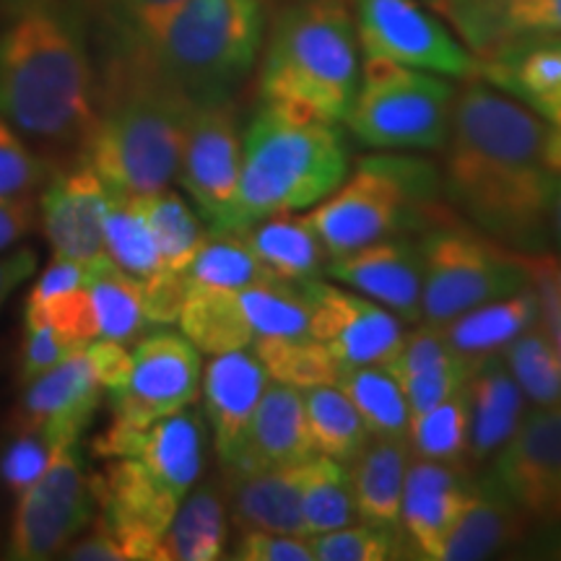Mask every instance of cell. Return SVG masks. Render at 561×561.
<instances>
[{"instance_id": "cell-15", "label": "cell", "mask_w": 561, "mask_h": 561, "mask_svg": "<svg viewBox=\"0 0 561 561\" xmlns=\"http://www.w3.org/2000/svg\"><path fill=\"white\" fill-rule=\"evenodd\" d=\"M491 473L533 525L561 520V405L525 411Z\"/></svg>"}, {"instance_id": "cell-28", "label": "cell", "mask_w": 561, "mask_h": 561, "mask_svg": "<svg viewBox=\"0 0 561 561\" xmlns=\"http://www.w3.org/2000/svg\"><path fill=\"white\" fill-rule=\"evenodd\" d=\"M411 458L405 437H371L348 462L351 494L359 520L401 530V502Z\"/></svg>"}, {"instance_id": "cell-25", "label": "cell", "mask_w": 561, "mask_h": 561, "mask_svg": "<svg viewBox=\"0 0 561 561\" xmlns=\"http://www.w3.org/2000/svg\"><path fill=\"white\" fill-rule=\"evenodd\" d=\"M385 369L403 388L411 416L453 398L473 375V369L450 348L439 328L426 322H419L411 333H405L396 359Z\"/></svg>"}, {"instance_id": "cell-58", "label": "cell", "mask_w": 561, "mask_h": 561, "mask_svg": "<svg viewBox=\"0 0 561 561\" xmlns=\"http://www.w3.org/2000/svg\"><path fill=\"white\" fill-rule=\"evenodd\" d=\"M512 557L523 559H543V561H561V520L533 525L523 543L515 549Z\"/></svg>"}, {"instance_id": "cell-45", "label": "cell", "mask_w": 561, "mask_h": 561, "mask_svg": "<svg viewBox=\"0 0 561 561\" xmlns=\"http://www.w3.org/2000/svg\"><path fill=\"white\" fill-rule=\"evenodd\" d=\"M314 561H390L401 559V530L351 523L339 530L310 536Z\"/></svg>"}, {"instance_id": "cell-46", "label": "cell", "mask_w": 561, "mask_h": 561, "mask_svg": "<svg viewBox=\"0 0 561 561\" xmlns=\"http://www.w3.org/2000/svg\"><path fill=\"white\" fill-rule=\"evenodd\" d=\"M115 34V53H133L161 30L185 0H91Z\"/></svg>"}, {"instance_id": "cell-10", "label": "cell", "mask_w": 561, "mask_h": 561, "mask_svg": "<svg viewBox=\"0 0 561 561\" xmlns=\"http://www.w3.org/2000/svg\"><path fill=\"white\" fill-rule=\"evenodd\" d=\"M96 500L79 445L55 447L45 473L21 491L11 520L9 559L45 561L68 549L94 520Z\"/></svg>"}, {"instance_id": "cell-52", "label": "cell", "mask_w": 561, "mask_h": 561, "mask_svg": "<svg viewBox=\"0 0 561 561\" xmlns=\"http://www.w3.org/2000/svg\"><path fill=\"white\" fill-rule=\"evenodd\" d=\"M502 0H437L434 9L445 13L447 19L458 26L462 39L468 42V50L481 53L483 39H486L489 21L494 16L496 5Z\"/></svg>"}, {"instance_id": "cell-18", "label": "cell", "mask_w": 561, "mask_h": 561, "mask_svg": "<svg viewBox=\"0 0 561 561\" xmlns=\"http://www.w3.org/2000/svg\"><path fill=\"white\" fill-rule=\"evenodd\" d=\"M322 276L377 301L409 325L424 322V265L419 242L390 237L341 257H328Z\"/></svg>"}, {"instance_id": "cell-23", "label": "cell", "mask_w": 561, "mask_h": 561, "mask_svg": "<svg viewBox=\"0 0 561 561\" xmlns=\"http://www.w3.org/2000/svg\"><path fill=\"white\" fill-rule=\"evenodd\" d=\"M314 453L305 413V392L268 382L244 434L240 453L221 468H284L310 460Z\"/></svg>"}, {"instance_id": "cell-44", "label": "cell", "mask_w": 561, "mask_h": 561, "mask_svg": "<svg viewBox=\"0 0 561 561\" xmlns=\"http://www.w3.org/2000/svg\"><path fill=\"white\" fill-rule=\"evenodd\" d=\"M561 37V0H502L489 21L483 58L520 39Z\"/></svg>"}, {"instance_id": "cell-36", "label": "cell", "mask_w": 561, "mask_h": 561, "mask_svg": "<svg viewBox=\"0 0 561 561\" xmlns=\"http://www.w3.org/2000/svg\"><path fill=\"white\" fill-rule=\"evenodd\" d=\"M356 517L348 466L325 455L301 462V520L307 538L339 530L356 523Z\"/></svg>"}, {"instance_id": "cell-2", "label": "cell", "mask_w": 561, "mask_h": 561, "mask_svg": "<svg viewBox=\"0 0 561 561\" xmlns=\"http://www.w3.org/2000/svg\"><path fill=\"white\" fill-rule=\"evenodd\" d=\"M96 87L79 19L60 0H21L0 30V117L47 149L79 153L96 123Z\"/></svg>"}, {"instance_id": "cell-31", "label": "cell", "mask_w": 561, "mask_h": 561, "mask_svg": "<svg viewBox=\"0 0 561 561\" xmlns=\"http://www.w3.org/2000/svg\"><path fill=\"white\" fill-rule=\"evenodd\" d=\"M242 240L273 276L291 284L322 278L328 252L305 216L276 214L244 227Z\"/></svg>"}, {"instance_id": "cell-47", "label": "cell", "mask_w": 561, "mask_h": 561, "mask_svg": "<svg viewBox=\"0 0 561 561\" xmlns=\"http://www.w3.org/2000/svg\"><path fill=\"white\" fill-rule=\"evenodd\" d=\"M53 174L55 164L32 151L19 130L0 117V198H37Z\"/></svg>"}, {"instance_id": "cell-4", "label": "cell", "mask_w": 561, "mask_h": 561, "mask_svg": "<svg viewBox=\"0 0 561 561\" xmlns=\"http://www.w3.org/2000/svg\"><path fill=\"white\" fill-rule=\"evenodd\" d=\"M348 146L339 123L263 104L242 133V170L231 229L312 208L346 180Z\"/></svg>"}, {"instance_id": "cell-14", "label": "cell", "mask_w": 561, "mask_h": 561, "mask_svg": "<svg viewBox=\"0 0 561 561\" xmlns=\"http://www.w3.org/2000/svg\"><path fill=\"white\" fill-rule=\"evenodd\" d=\"M310 307V333L343 367H388L405 339L403 320L382 305L328 280L299 284Z\"/></svg>"}, {"instance_id": "cell-41", "label": "cell", "mask_w": 561, "mask_h": 561, "mask_svg": "<svg viewBox=\"0 0 561 561\" xmlns=\"http://www.w3.org/2000/svg\"><path fill=\"white\" fill-rule=\"evenodd\" d=\"M104 250L117 268L144 284L164 271L159 244L153 240L149 221L140 214L136 198L112 193V203L104 219Z\"/></svg>"}, {"instance_id": "cell-30", "label": "cell", "mask_w": 561, "mask_h": 561, "mask_svg": "<svg viewBox=\"0 0 561 561\" xmlns=\"http://www.w3.org/2000/svg\"><path fill=\"white\" fill-rule=\"evenodd\" d=\"M229 541V512L219 483L208 481L187 491L161 536L157 561H216Z\"/></svg>"}, {"instance_id": "cell-12", "label": "cell", "mask_w": 561, "mask_h": 561, "mask_svg": "<svg viewBox=\"0 0 561 561\" xmlns=\"http://www.w3.org/2000/svg\"><path fill=\"white\" fill-rule=\"evenodd\" d=\"M242 170V130L231 100L198 104L187 125L178 180L210 231H229Z\"/></svg>"}, {"instance_id": "cell-57", "label": "cell", "mask_w": 561, "mask_h": 561, "mask_svg": "<svg viewBox=\"0 0 561 561\" xmlns=\"http://www.w3.org/2000/svg\"><path fill=\"white\" fill-rule=\"evenodd\" d=\"M34 271H37V252L32 248L0 252V310H3L5 299H9L26 278L34 276Z\"/></svg>"}, {"instance_id": "cell-37", "label": "cell", "mask_w": 561, "mask_h": 561, "mask_svg": "<svg viewBox=\"0 0 561 561\" xmlns=\"http://www.w3.org/2000/svg\"><path fill=\"white\" fill-rule=\"evenodd\" d=\"M500 356L525 401L536 409L561 405V356L543 320L517 335Z\"/></svg>"}, {"instance_id": "cell-56", "label": "cell", "mask_w": 561, "mask_h": 561, "mask_svg": "<svg viewBox=\"0 0 561 561\" xmlns=\"http://www.w3.org/2000/svg\"><path fill=\"white\" fill-rule=\"evenodd\" d=\"M37 227L34 198H0V252L13 248Z\"/></svg>"}, {"instance_id": "cell-54", "label": "cell", "mask_w": 561, "mask_h": 561, "mask_svg": "<svg viewBox=\"0 0 561 561\" xmlns=\"http://www.w3.org/2000/svg\"><path fill=\"white\" fill-rule=\"evenodd\" d=\"M87 278H89L87 263L53 255V261L47 263L45 271H42L37 284L32 286L26 301H45L50 297H58V294H66L70 289H79V286L87 284Z\"/></svg>"}, {"instance_id": "cell-5", "label": "cell", "mask_w": 561, "mask_h": 561, "mask_svg": "<svg viewBox=\"0 0 561 561\" xmlns=\"http://www.w3.org/2000/svg\"><path fill=\"white\" fill-rule=\"evenodd\" d=\"M359 79V34L343 0H307L280 13L261 66L263 104L343 123Z\"/></svg>"}, {"instance_id": "cell-7", "label": "cell", "mask_w": 561, "mask_h": 561, "mask_svg": "<svg viewBox=\"0 0 561 561\" xmlns=\"http://www.w3.org/2000/svg\"><path fill=\"white\" fill-rule=\"evenodd\" d=\"M442 178L416 157L377 153L364 157L325 201L314 203L310 224L328 257L367 248L371 242L401 237L421 221L437 224Z\"/></svg>"}, {"instance_id": "cell-38", "label": "cell", "mask_w": 561, "mask_h": 561, "mask_svg": "<svg viewBox=\"0 0 561 561\" xmlns=\"http://www.w3.org/2000/svg\"><path fill=\"white\" fill-rule=\"evenodd\" d=\"M252 354L261 359L273 382L307 390L318 385H339L346 367L335 359L328 346L312 335L297 339H257Z\"/></svg>"}, {"instance_id": "cell-49", "label": "cell", "mask_w": 561, "mask_h": 561, "mask_svg": "<svg viewBox=\"0 0 561 561\" xmlns=\"http://www.w3.org/2000/svg\"><path fill=\"white\" fill-rule=\"evenodd\" d=\"M50 458L53 447L45 439V434L16 426V437L9 442V447L0 455V481L5 483L11 494L19 496L21 491L30 489L45 473Z\"/></svg>"}, {"instance_id": "cell-60", "label": "cell", "mask_w": 561, "mask_h": 561, "mask_svg": "<svg viewBox=\"0 0 561 561\" xmlns=\"http://www.w3.org/2000/svg\"><path fill=\"white\" fill-rule=\"evenodd\" d=\"M549 234H551V242L561 250V174H557V180H553L551 206H549Z\"/></svg>"}, {"instance_id": "cell-29", "label": "cell", "mask_w": 561, "mask_h": 561, "mask_svg": "<svg viewBox=\"0 0 561 561\" xmlns=\"http://www.w3.org/2000/svg\"><path fill=\"white\" fill-rule=\"evenodd\" d=\"M468 458L483 462L515 434L525 416V396L502 356L483 362L466 382Z\"/></svg>"}, {"instance_id": "cell-11", "label": "cell", "mask_w": 561, "mask_h": 561, "mask_svg": "<svg viewBox=\"0 0 561 561\" xmlns=\"http://www.w3.org/2000/svg\"><path fill=\"white\" fill-rule=\"evenodd\" d=\"M364 58L392 60L445 79L479 76V58L421 0H356Z\"/></svg>"}, {"instance_id": "cell-48", "label": "cell", "mask_w": 561, "mask_h": 561, "mask_svg": "<svg viewBox=\"0 0 561 561\" xmlns=\"http://www.w3.org/2000/svg\"><path fill=\"white\" fill-rule=\"evenodd\" d=\"M24 322H42L58 331L62 339L76 343L79 348H87V343L100 339L96 333L94 307L87 284L79 289H70L58 297L45 301H26L24 305Z\"/></svg>"}, {"instance_id": "cell-62", "label": "cell", "mask_w": 561, "mask_h": 561, "mask_svg": "<svg viewBox=\"0 0 561 561\" xmlns=\"http://www.w3.org/2000/svg\"><path fill=\"white\" fill-rule=\"evenodd\" d=\"M3 3H9V5H11V9H13V5H16V3H21V0H3Z\"/></svg>"}, {"instance_id": "cell-26", "label": "cell", "mask_w": 561, "mask_h": 561, "mask_svg": "<svg viewBox=\"0 0 561 561\" xmlns=\"http://www.w3.org/2000/svg\"><path fill=\"white\" fill-rule=\"evenodd\" d=\"M538 320H541V301L533 284H528L507 297L471 307L442 325L439 331L455 354L476 371L483 362L500 356L517 335L536 325Z\"/></svg>"}, {"instance_id": "cell-16", "label": "cell", "mask_w": 561, "mask_h": 561, "mask_svg": "<svg viewBox=\"0 0 561 561\" xmlns=\"http://www.w3.org/2000/svg\"><path fill=\"white\" fill-rule=\"evenodd\" d=\"M96 510L115 530L125 559L157 561V551L170 528L180 500L149 473L138 458H112L102 473L91 476Z\"/></svg>"}, {"instance_id": "cell-51", "label": "cell", "mask_w": 561, "mask_h": 561, "mask_svg": "<svg viewBox=\"0 0 561 561\" xmlns=\"http://www.w3.org/2000/svg\"><path fill=\"white\" fill-rule=\"evenodd\" d=\"M231 559L237 561H314L310 538L271 530H240Z\"/></svg>"}, {"instance_id": "cell-55", "label": "cell", "mask_w": 561, "mask_h": 561, "mask_svg": "<svg viewBox=\"0 0 561 561\" xmlns=\"http://www.w3.org/2000/svg\"><path fill=\"white\" fill-rule=\"evenodd\" d=\"M66 559L73 561H128L115 530L110 528L102 517L91 520V530L87 536L73 541L66 549Z\"/></svg>"}, {"instance_id": "cell-27", "label": "cell", "mask_w": 561, "mask_h": 561, "mask_svg": "<svg viewBox=\"0 0 561 561\" xmlns=\"http://www.w3.org/2000/svg\"><path fill=\"white\" fill-rule=\"evenodd\" d=\"M133 458L182 502L198 483L206 462V419L193 405L157 419L144 432Z\"/></svg>"}, {"instance_id": "cell-13", "label": "cell", "mask_w": 561, "mask_h": 561, "mask_svg": "<svg viewBox=\"0 0 561 561\" xmlns=\"http://www.w3.org/2000/svg\"><path fill=\"white\" fill-rule=\"evenodd\" d=\"M201 351L180 333L138 339L128 382L112 396V421L146 430L153 421L187 409L201 396Z\"/></svg>"}, {"instance_id": "cell-3", "label": "cell", "mask_w": 561, "mask_h": 561, "mask_svg": "<svg viewBox=\"0 0 561 561\" xmlns=\"http://www.w3.org/2000/svg\"><path fill=\"white\" fill-rule=\"evenodd\" d=\"M195 107L144 60L115 53L83 159L115 195L164 191L180 172Z\"/></svg>"}, {"instance_id": "cell-19", "label": "cell", "mask_w": 561, "mask_h": 561, "mask_svg": "<svg viewBox=\"0 0 561 561\" xmlns=\"http://www.w3.org/2000/svg\"><path fill=\"white\" fill-rule=\"evenodd\" d=\"M102 385L87 354L76 351L68 359L24 382L16 426L45 434L50 447L79 445L102 401Z\"/></svg>"}, {"instance_id": "cell-43", "label": "cell", "mask_w": 561, "mask_h": 561, "mask_svg": "<svg viewBox=\"0 0 561 561\" xmlns=\"http://www.w3.org/2000/svg\"><path fill=\"white\" fill-rule=\"evenodd\" d=\"M409 439L413 458L460 466L468 455V401L466 388L453 398L409 419Z\"/></svg>"}, {"instance_id": "cell-32", "label": "cell", "mask_w": 561, "mask_h": 561, "mask_svg": "<svg viewBox=\"0 0 561 561\" xmlns=\"http://www.w3.org/2000/svg\"><path fill=\"white\" fill-rule=\"evenodd\" d=\"M178 322L182 335L208 356L250 348L255 341L237 289L187 284Z\"/></svg>"}, {"instance_id": "cell-42", "label": "cell", "mask_w": 561, "mask_h": 561, "mask_svg": "<svg viewBox=\"0 0 561 561\" xmlns=\"http://www.w3.org/2000/svg\"><path fill=\"white\" fill-rule=\"evenodd\" d=\"M242 312L248 318L252 335L257 339H297L310 333V307L305 291L291 280H268V284L237 289ZM252 341V343H255Z\"/></svg>"}, {"instance_id": "cell-63", "label": "cell", "mask_w": 561, "mask_h": 561, "mask_svg": "<svg viewBox=\"0 0 561 561\" xmlns=\"http://www.w3.org/2000/svg\"><path fill=\"white\" fill-rule=\"evenodd\" d=\"M424 3L432 5V9H434V5H437V0H424Z\"/></svg>"}, {"instance_id": "cell-1", "label": "cell", "mask_w": 561, "mask_h": 561, "mask_svg": "<svg viewBox=\"0 0 561 561\" xmlns=\"http://www.w3.org/2000/svg\"><path fill=\"white\" fill-rule=\"evenodd\" d=\"M549 123L486 79L455 91L442 193L491 240L517 252L551 242L553 174L543 161Z\"/></svg>"}, {"instance_id": "cell-35", "label": "cell", "mask_w": 561, "mask_h": 561, "mask_svg": "<svg viewBox=\"0 0 561 561\" xmlns=\"http://www.w3.org/2000/svg\"><path fill=\"white\" fill-rule=\"evenodd\" d=\"M136 201L144 219L149 221L153 240L159 244L161 265H164L167 271L182 273V276H185L193 257L198 255V250L208 237L201 214H195V210L187 206V201L182 198L180 193L170 191V187L151 195H140Z\"/></svg>"}, {"instance_id": "cell-20", "label": "cell", "mask_w": 561, "mask_h": 561, "mask_svg": "<svg viewBox=\"0 0 561 561\" xmlns=\"http://www.w3.org/2000/svg\"><path fill=\"white\" fill-rule=\"evenodd\" d=\"M468 494L471 481L460 466L411 458L401 502V533L421 559L442 561Z\"/></svg>"}, {"instance_id": "cell-33", "label": "cell", "mask_w": 561, "mask_h": 561, "mask_svg": "<svg viewBox=\"0 0 561 561\" xmlns=\"http://www.w3.org/2000/svg\"><path fill=\"white\" fill-rule=\"evenodd\" d=\"M87 289L100 339L125 343V346L144 339V331H149L151 322L146 318L144 291L136 278L117 268L107 257V261L89 265Z\"/></svg>"}, {"instance_id": "cell-50", "label": "cell", "mask_w": 561, "mask_h": 561, "mask_svg": "<svg viewBox=\"0 0 561 561\" xmlns=\"http://www.w3.org/2000/svg\"><path fill=\"white\" fill-rule=\"evenodd\" d=\"M81 351L76 343L42 322H24V346H21V385L34 380V377L47 371L55 364L68 359L70 354Z\"/></svg>"}, {"instance_id": "cell-6", "label": "cell", "mask_w": 561, "mask_h": 561, "mask_svg": "<svg viewBox=\"0 0 561 561\" xmlns=\"http://www.w3.org/2000/svg\"><path fill=\"white\" fill-rule=\"evenodd\" d=\"M261 0H185L140 50L144 60L193 104L231 100L263 45Z\"/></svg>"}, {"instance_id": "cell-22", "label": "cell", "mask_w": 561, "mask_h": 561, "mask_svg": "<svg viewBox=\"0 0 561 561\" xmlns=\"http://www.w3.org/2000/svg\"><path fill=\"white\" fill-rule=\"evenodd\" d=\"M221 491L234 528L307 538L301 520V462L284 468H224Z\"/></svg>"}, {"instance_id": "cell-39", "label": "cell", "mask_w": 561, "mask_h": 561, "mask_svg": "<svg viewBox=\"0 0 561 561\" xmlns=\"http://www.w3.org/2000/svg\"><path fill=\"white\" fill-rule=\"evenodd\" d=\"M339 388L359 411L369 437L409 434V401L401 385L385 367H346Z\"/></svg>"}, {"instance_id": "cell-9", "label": "cell", "mask_w": 561, "mask_h": 561, "mask_svg": "<svg viewBox=\"0 0 561 561\" xmlns=\"http://www.w3.org/2000/svg\"><path fill=\"white\" fill-rule=\"evenodd\" d=\"M424 265L426 325L442 328L471 307L507 297L530 284L525 252L504 248L476 227L437 221L419 242Z\"/></svg>"}, {"instance_id": "cell-21", "label": "cell", "mask_w": 561, "mask_h": 561, "mask_svg": "<svg viewBox=\"0 0 561 561\" xmlns=\"http://www.w3.org/2000/svg\"><path fill=\"white\" fill-rule=\"evenodd\" d=\"M271 377L250 348L210 356L203 371V403L221 466L234 460Z\"/></svg>"}, {"instance_id": "cell-24", "label": "cell", "mask_w": 561, "mask_h": 561, "mask_svg": "<svg viewBox=\"0 0 561 561\" xmlns=\"http://www.w3.org/2000/svg\"><path fill=\"white\" fill-rule=\"evenodd\" d=\"M533 523L504 491L494 473L471 481L466 510L445 543L442 561H479L515 551L528 536Z\"/></svg>"}, {"instance_id": "cell-40", "label": "cell", "mask_w": 561, "mask_h": 561, "mask_svg": "<svg viewBox=\"0 0 561 561\" xmlns=\"http://www.w3.org/2000/svg\"><path fill=\"white\" fill-rule=\"evenodd\" d=\"M278 276L257 261L240 231H210L198 255L193 257L185 280L193 286H219V289H244L276 280Z\"/></svg>"}, {"instance_id": "cell-17", "label": "cell", "mask_w": 561, "mask_h": 561, "mask_svg": "<svg viewBox=\"0 0 561 561\" xmlns=\"http://www.w3.org/2000/svg\"><path fill=\"white\" fill-rule=\"evenodd\" d=\"M110 203L112 191L87 159L73 161L66 170H55L39 198L42 231L53 255L87 265L107 261L104 219Z\"/></svg>"}, {"instance_id": "cell-53", "label": "cell", "mask_w": 561, "mask_h": 561, "mask_svg": "<svg viewBox=\"0 0 561 561\" xmlns=\"http://www.w3.org/2000/svg\"><path fill=\"white\" fill-rule=\"evenodd\" d=\"M83 354H87L96 380H100V385L107 392H117L125 382H128L133 351H128L125 343H117L110 339H94L91 343H87Z\"/></svg>"}, {"instance_id": "cell-8", "label": "cell", "mask_w": 561, "mask_h": 561, "mask_svg": "<svg viewBox=\"0 0 561 561\" xmlns=\"http://www.w3.org/2000/svg\"><path fill=\"white\" fill-rule=\"evenodd\" d=\"M455 91L445 76L364 58L359 89L343 123L371 149L442 151L450 133Z\"/></svg>"}, {"instance_id": "cell-34", "label": "cell", "mask_w": 561, "mask_h": 561, "mask_svg": "<svg viewBox=\"0 0 561 561\" xmlns=\"http://www.w3.org/2000/svg\"><path fill=\"white\" fill-rule=\"evenodd\" d=\"M301 392L314 453L348 466L371 439L359 411L339 385H318Z\"/></svg>"}, {"instance_id": "cell-59", "label": "cell", "mask_w": 561, "mask_h": 561, "mask_svg": "<svg viewBox=\"0 0 561 561\" xmlns=\"http://www.w3.org/2000/svg\"><path fill=\"white\" fill-rule=\"evenodd\" d=\"M543 161L553 174H561V121L549 123V133H546L543 144Z\"/></svg>"}, {"instance_id": "cell-64", "label": "cell", "mask_w": 561, "mask_h": 561, "mask_svg": "<svg viewBox=\"0 0 561 561\" xmlns=\"http://www.w3.org/2000/svg\"><path fill=\"white\" fill-rule=\"evenodd\" d=\"M557 42H559V45H561V37H557Z\"/></svg>"}, {"instance_id": "cell-61", "label": "cell", "mask_w": 561, "mask_h": 561, "mask_svg": "<svg viewBox=\"0 0 561 561\" xmlns=\"http://www.w3.org/2000/svg\"><path fill=\"white\" fill-rule=\"evenodd\" d=\"M557 286H559V294H561V263L557 261Z\"/></svg>"}]
</instances>
